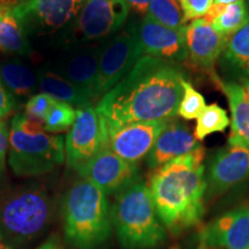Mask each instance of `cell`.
<instances>
[{
  "label": "cell",
  "mask_w": 249,
  "mask_h": 249,
  "mask_svg": "<svg viewBox=\"0 0 249 249\" xmlns=\"http://www.w3.org/2000/svg\"><path fill=\"white\" fill-rule=\"evenodd\" d=\"M182 71L173 62L142 55L123 80L98 102L105 129L133 123L169 121L183 95Z\"/></svg>",
  "instance_id": "6da1fadb"
},
{
  "label": "cell",
  "mask_w": 249,
  "mask_h": 249,
  "mask_svg": "<svg viewBox=\"0 0 249 249\" xmlns=\"http://www.w3.org/2000/svg\"><path fill=\"white\" fill-rule=\"evenodd\" d=\"M204 148L196 149L156 169L150 189L156 210L173 234L195 226L204 214Z\"/></svg>",
  "instance_id": "7a4b0ae2"
},
{
  "label": "cell",
  "mask_w": 249,
  "mask_h": 249,
  "mask_svg": "<svg viewBox=\"0 0 249 249\" xmlns=\"http://www.w3.org/2000/svg\"><path fill=\"white\" fill-rule=\"evenodd\" d=\"M52 202L43 187L18 186L0 194V242L15 249L36 240L52 222Z\"/></svg>",
  "instance_id": "3957f363"
},
{
  "label": "cell",
  "mask_w": 249,
  "mask_h": 249,
  "mask_svg": "<svg viewBox=\"0 0 249 249\" xmlns=\"http://www.w3.org/2000/svg\"><path fill=\"white\" fill-rule=\"evenodd\" d=\"M64 231L71 245L93 249L108 239L112 230L107 194L88 180L74 183L62 202Z\"/></svg>",
  "instance_id": "277c9868"
},
{
  "label": "cell",
  "mask_w": 249,
  "mask_h": 249,
  "mask_svg": "<svg viewBox=\"0 0 249 249\" xmlns=\"http://www.w3.org/2000/svg\"><path fill=\"white\" fill-rule=\"evenodd\" d=\"M111 217L124 249L154 248L165 240L166 232L150 189L141 180L117 193Z\"/></svg>",
  "instance_id": "5b68a950"
},
{
  "label": "cell",
  "mask_w": 249,
  "mask_h": 249,
  "mask_svg": "<svg viewBox=\"0 0 249 249\" xmlns=\"http://www.w3.org/2000/svg\"><path fill=\"white\" fill-rule=\"evenodd\" d=\"M8 143V163L18 177L42 176L66 160L61 135L48 133L33 135L11 124Z\"/></svg>",
  "instance_id": "8992f818"
},
{
  "label": "cell",
  "mask_w": 249,
  "mask_h": 249,
  "mask_svg": "<svg viewBox=\"0 0 249 249\" xmlns=\"http://www.w3.org/2000/svg\"><path fill=\"white\" fill-rule=\"evenodd\" d=\"M141 55L138 26L129 24L103 48L99 58L95 99L103 97L123 80Z\"/></svg>",
  "instance_id": "52a82bcc"
},
{
  "label": "cell",
  "mask_w": 249,
  "mask_h": 249,
  "mask_svg": "<svg viewBox=\"0 0 249 249\" xmlns=\"http://www.w3.org/2000/svg\"><path fill=\"white\" fill-rule=\"evenodd\" d=\"M87 0H29L11 8L27 35H52L70 26Z\"/></svg>",
  "instance_id": "ba28073f"
},
{
  "label": "cell",
  "mask_w": 249,
  "mask_h": 249,
  "mask_svg": "<svg viewBox=\"0 0 249 249\" xmlns=\"http://www.w3.org/2000/svg\"><path fill=\"white\" fill-rule=\"evenodd\" d=\"M104 148H107V134L96 107L91 104L79 107L65 141L67 165L77 171Z\"/></svg>",
  "instance_id": "9c48e42d"
},
{
  "label": "cell",
  "mask_w": 249,
  "mask_h": 249,
  "mask_svg": "<svg viewBox=\"0 0 249 249\" xmlns=\"http://www.w3.org/2000/svg\"><path fill=\"white\" fill-rule=\"evenodd\" d=\"M128 13L124 0H87L76 18L74 34L82 42L103 38L120 29Z\"/></svg>",
  "instance_id": "30bf717a"
},
{
  "label": "cell",
  "mask_w": 249,
  "mask_h": 249,
  "mask_svg": "<svg viewBox=\"0 0 249 249\" xmlns=\"http://www.w3.org/2000/svg\"><path fill=\"white\" fill-rule=\"evenodd\" d=\"M104 45L73 46L55 60L52 68L50 67L76 87L90 103L95 99L99 58Z\"/></svg>",
  "instance_id": "8fae6325"
},
{
  "label": "cell",
  "mask_w": 249,
  "mask_h": 249,
  "mask_svg": "<svg viewBox=\"0 0 249 249\" xmlns=\"http://www.w3.org/2000/svg\"><path fill=\"white\" fill-rule=\"evenodd\" d=\"M82 179L92 182L105 194H113L139 180L136 164L123 160L111 149L104 148L77 170Z\"/></svg>",
  "instance_id": "7c38bea8"
},
{
  "label": "cell",
  "mask_w": 249,
  "mask_h": 249,
  "mask_svg": "<svg viewBox=\"0 0 249 249\" xmlns=\"http://www.w3.org/2000/svg\"><path fill=\"white\" fill-rule=\"evenodd\" d=\"M167 121L133 123L107 130V148L129 163L136 164L149 155Z\"/></svg>",
  "instance_id": "4fadbf2b"
},
{
  "label": "cell",
  "mask_w": 249,
  "mask_h": 249,
  "mask_svg": "<svg viewBox=\"0 0 249 249\" xmlns=\"http://www.w3.org/2000/svg\"><path fill=\"white\" fill-rule=\"evenodd\" d=\"M248 179L249 148L229 145L210 160L205 181L209 195H218Z\"/></svg>",
  "instance_id": "5bb4252c"
},
{
  "label": "cell",
  "mask_w": 249,
  "mask_h": 249,
  "mask_svg": "<svg viewBox=\"0 0 249 249\" xmlns=\"http://www.w3.org/2000/svg\"><path fill=\"white\" fill-rule=\"evenodd\" d=\"M142 54L163 60L185 61L188 58L185 30H173L145 17L138 24Z\"/></svg>",
  "instance_id": "9a60e30c"
},
{
  "label": "cell",
  "mask_w": 249,
  "mask_h": 249,
  "mask_svg": "<svg viewBox=\"0 0 249 249\" xmlns=\"http://www.w3.org/2000/svg\"><path fill=\"white\" fill-rule=\"evenodd\" d=\"M204 248L249 249V208L230 211L201 232Z\"/></svg>",
  "instance_id": "2e32d148"
},
{
  "label": "cell",
  "mask_w": 249,
  "mask_h": 249,
  "mask_svg": "<svg viewBox=\"0 0 249 249\" xmlns=\"http://www.w3.org/2000/svg\"><path fill=\"white\" fill-rule=\"evenodd\" d=\"M188 57L195 66L209 70L223 53L227 37L220 35L205 18H196L185 28Z\"/></svg>",
  "instance_id": "e0dca14e"
},
{
  "label": "cell",
  "mask_w": 249,
  "mask_h": 249,
  "mask_svg": "<svg viewBox=\"0 0 249 249\" xmlns=\"http://www.w3.org/2000/svg\"><path fill=\"white\" fill-rule=\"evenodd\" d=\"M201 147L188 127L179 123L167 124L160 134L157 141L149 152L147 163L151 169H158L161 165L188 155Z\"/></svg>",
  "instance_id": "ac0fdd59"
},
{
  "label": "cell",
  "mask_w": 249,
  "mask_h": 249,
  "mask_svg": "<svg viewBox=\"0 0 249 249\" xmlns=\"http://www.w3.org/2000/svg\"><path fill=\"white\" fill-rule=\"evenodd\" d=\"M217 80L219 81L218 77ZM218 86L229 99L232 112L229 144L249 148V103L246 98L244 88L239 83L222 81H219Z\"/></svg>",
  "instance_id": "d6986e66"
},
{
  "label": "cell",
  "mask_w": 249,
  "mask_h": 249,
  "mask_svg": "<svg viewBox=\"0 0 249 249\" xmlns=\"http://www.w3.org/2000/svg\"><path fill=\"white\" fill-rule=\"evenodd\" d=\"M223 67L239 80H249V18L227 39L223 51Z\"/></svg>",
  "instance_id": "ffe728a7"
},
{
  "label": "cell",
  "mask_w": 249,
  "mask_h": 249,
  "mask_svg": "<svg viewBox=\"0 0 249 249\" xmlns=\"http://www.w3.org/2000/svg\"><path fill=\"white\" fill-rule=\"evenodd\" d=\"M0 51L26 57L31 53L28 35L11 8L0 6Z\"/></svg>",
  "instance_id": "44dd1931"
},
{
  "label": "cell",
  "mask_w": 249,
  "mask_h": 249,
  "mask_svg": "<svg viewBox=\"0 0 249 249\" xmlns=\"http://www.w3.org/2000/svg\"><path fill=\"white\" fill-rule=\"evenodd\" d=\"M0 80L15 97L22 99L35 91L37 73L20 60H6L0 64Z\"/></svg>",
  "instance_id": "7402d4cb"
},
{
  "label": "cell",
  "mask_w": 249,
  "mask_h": 249,
  "mask_svg": "<svg viewBox=\"0 0 249 249\" xmlns=\"http://www.w3.org/2000/svg\"><path fill=\"white\" fill-rule=\"evenodd\" d=\"M37 86L43 93H48L58 101L76 104L79 107L91 104L70 81L55 73L49 66L37 71Z\"/></svg>",
  "instance_id": "603a6c76"
},
{
  "label": "cell",
  "mask_w": 249,
  "mask_h": 249,
  "mask_svg": "<svg viewBox=\"0 0 249 249\" xmlns=\"http://www.w3.org/2000/svg\"><path fill=\"white\" fill-rule=\"evenodd\" d=\"M203 18L213 27L217 33L229 38L244 26L249 15L246 4L241 1L230 5L213 4Z\"/></svg>",
  "instance_id": "cb8c5ba5"
},
{
  "label": "cell",
  "mask_w": 249,
  "mask_h": 249,
  "mask_svg": "<svg viewBox=\"0 0 249 249\" xmlns=\"http://www.w3.org/2000/svg\"><path fill=\"white\" fill-rule=\"evenodd\" d=\"M145 17L173 30L183 31L186 21L178 0H152Z\"/></svg>",
  "instance_id": "d4e9b609"
},
{
  "label": "cell",
  "mask_w": 249,
  "mask_h": 249,
  "mask_svg": "<svg viewBox=\"0 0 249 249\" xmlns=\"http://www.w3.org/2000/svg\"><path fill=\"white\" fill-rule=\"evenodd\" d=\"M196 120L194 136L197 141H202L213 133L224 132L231 123L226 111L216 103L205 107Z\"/></svg>",
  "instance_id": "484cf974"
},
{
  "label": "cell",
  "mask_w": 249,
  "mask_h": 249,
  "mask_svg": "<svg viewBox=\"0 0 249 249\" xmlns=\"http://www.w3.org/2000/svg\"><path fill=\"white\" fill-rule=\"evenodd\" d=\"M76 118V110L68 103L55 101L50 108L44 124L45 130L49 133H60L73 126Z\"/></svg>",
  "instance_id": "4316f807"
},
{
  "label": "cell",
  "mask_w": 249,
  "mask_h": 249,
  "mask_svg": "<svg viewBox=\"0 0 249 249\" xmlns=\"http://www.w3.org/2000/svg\"><path fill=\"white\" fill-rule=\"evenodd\" d=\"M183 95L180 102L178 114L185 120L197 119L205 107V99L197 90L194 89L189 81L183 80Z\"/></svg>",
  "instance_id": "83f0119b"
},
{
  "label": "cell",
  "mask_w": 249,
  "mask_h": 249,
  "mask_svg": "<svg viewBox=\"0 0 249 249\" xmlns=\"http://www.w3.org/2000/svg\"><path fill=\"white\" fill-rule=\"evenodd\" d=\"M55 101L57 99L48 95V93L40 92L37 95H33L28 99L26 104V114L44 121L50 108L52 107Z\"/></svg>",
  "instance_id": "f1b7e54d"
},
{
  "label": "cell",
  "mask_w": 249,
  "mask_h": 249,
  "mask_svg": "<svg viewBox=\"0 0 249 249\" xmlns=\"http://www.w3.org/2000/svg\"><path fill=\"white\" fill-rule=\"evenodd\" d=\"M186 23L196 18H204L209 12L214 0H179Z\"/></svg>",
  "instance_id": "f546056e"
},
{
  "label": "cell",
  "mask_w": 249,
  "mask_h": 249,
  "mask_svg": "<svg viewBox=\"0 0 249 249\" xmlns=\"http://www.w3.org/2000/svg\"><path fill=\"white\" fill-rule=\"evenodd\" d=\"M15 107V98L0 80V120L8 116Z\"/></svg>",
  "instance_id": "4dcf8cb0"
},
{
  "label": "cell",
  "mask_w": 249,
  "mask_h": 249,
  "mask_svg": "<svg viewBox=\"0 0 249 249\" xmlns=\"http://www.w3.org/2000/svg\"><path fill=\"white\" fill-rule=\"evenodd\" d=\"M8 148V130L4 121L0 120V171L4 170Z\"/></svg>",
  "instance_id": "1f68e13d"
},
{
  "label": "cell",
  "mask_w": 249,
  "mask_h": 249,
  "mask_svg": "<svg viewBox=\"0 0 249 249\" xmlns=\"http://www.w3.org/2000/svg\"><path fill=\"white\" fill-rule=\"evenodd\" d=\"M124 1H126L129 7H132L136 13L145 15L152 0H124Z\"/></svg>",
  "instance_id": "d6a6232c"
},
{
  "label": "cell",
  "mask_w": 249,
  "mask_h": 249,
  "mask_svg": "<svg viewBox=\"0 0 249 249\" xmlns=\"http://www.w3.org/2000/svg\"><path fill=\"white\" fill-rule=\"evenodd\" d=\"M36 249H62V247L55 239L52 238Z\"/></svg>",
  "instance_id": "836d02e7"
},
{
  "label": "cell",
  "mask_w": 249,
  "mask_h": 249,
  "mask_svg": "<svg viewBox=\"0 0 249 249\" xmlns=\"http://www.w3.org/2000/svg\"><path fill=\"white\" fill-rule=\"evenodd\" d=\"M24 1H29V0H0V6L12 8V7H14V6H17Z\"/></svg>",
  "instance_id": "e575fe53"
},
{
  "label": "cell",
  "mask_w": 249,
  "mask_h": 249,
  "mask_svg": "<svg viewBox=\"0 0 249 249\" xmlns=\"http://www.w3.org/2000/svg\"><path fill=\"white\" fill-rule=\"evenodd\" d=\"M244 0H214L213 4H219V5H230V4H235V2H241Z\"/></svg>",
  "instance_id": "d590c367"
},
{
  "label": "cell",
  "mask_w": 249,
  "mask_h": 249,
  "mask_svg": "<svg viewBox=\"0 0 249 249\" xmlns=\"http://www.w3.org/2000/svg\"><path fill=\"white\" fill-rule=\"evenodd\" d=\"M241 83H242V88H244L246 98H247V101L249 103V80H242Z\"/></svg>",
  "instance_id": "8d00e7d4"
},
{
  "label": "cell",
  "mask_w": 249,
  "mask_h": 249,
  "mask_svg": "<svg viewBox=\"0 0 249 249\" xmlns=\"http://www.w3.org/2000/svg\"><path fill=\"white\" fill-rule=\"evenodd\" d=\"M246 8H247V12H248V15H249V0H247V2H246Z\"/></svg>",
  "instance_id": "74e56055"
},
{
  "label": "cell",
  "mask_w": 249,
  "mask_h": 249,
  "mask_svg": "<svg viewBox=\"0 0 249 249\" xmlns=\"http://www.w3.org/2000/svg\"><path fill=\"white\" fill-rule=\"evenodd\" d=\"M201 249H205V248L204 247H201Z\"/></svg>",
  "instance_id": "f35d334b"
}]
</instances>
